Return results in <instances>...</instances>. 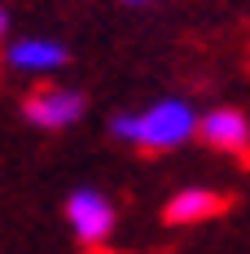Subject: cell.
<instances>
[{
    "mask_svg": "<svg viewBox=\"0 0 250 254\" xmlns=\"http://www.w3.org/2000/svg\"><path fill=\"white\" fill-rule=\"evenodd\" d=\"M110 136L132 140L141 149H180L184 140L198 136V110L189 101H180V97H163L141 114H114Z\"/></svg>",
    "mask_w": 250,
    "mask_h": 254,
    "instance_id": "1",
    "label": "cell"
},
{
    "mask_svg": "<svg viewBox=\"0 0 250 254\" xmlns=\"http://www.w3.org/2000/svg\"><path fill=\"white\" fill-rule=\"evenodd\" d=\"M114 202L97 193V189H75L71 197H66V224L75 228V237L83 246H101L110 232H114Z\"/></svg>",
    "mask_w": 250,
    "mask_h": 254,
    "instance_id": "2",
    "label": "cell"
},
{
    "mask_svg": "<svg viewBox=\"0 0 250 254\" xmlns=\"http://www.w3.org/2000/svg\"><path fill=\"white\" fill-rule=\"evenodd\" d=\"M22 114H26V123L44 127V131H62V127L83 119V92H75V88H40V92H31L22 101Z\"/></svg>",
    "mask_w": 250,
    "mask_h": 254,
    "instance_id": "3",
    "label": "cell"
},
{
    "mask_svg": "<svg viewBox=\"0 0 250 254\" xmlns=\"http://www.w3.org/2000/svg\"><path fill=\"white\" fill-rule=\"evenodd\" d=\"M198 136L211 145V149H224V153H242L250 149V119L233 105H220V110H206L198 119Z\"/></svg>",
    "mask_w": 250,
    "mask_h": 254,
    "instance_id": "4",
    "label": "cell"
},
{
    "mask_svg": "<svg viewBox=\"0 0 250 254\" xmlns=\"http://www.w3.org/2000/svg\"><path fill=\"white\" fill-rule=\"evenodd\" d=\"M4 62H9L13 70H26V75H44V70H62V66H66V49H62L57 40L31 35V40H13L9 53H4Z\"/></svg>",
    "mask_w": 250,
    "mask_h": 254,
    "instance_id": "5",
    "label": "cell"
},
{
    "mask_svg": "<svg viewBox=\"0 0 250 254\" xmlns=\"http://www.w3.org/2000/svg\"><path fill=\"white\" fill-rule=\"evenodd\" d=\"M220 193L211 189H180L171 202H167V224H202L220 210Z\"/></svg>",
    "mask_w": 250,
    "mask_h": 254,
    "instance_id": "6",
    "label": "cell"
},
{
    "mask_svg": "<svg viewBox=\"0 0 250 254\" xmlns=\"http://www.w3.org/2000/svg\"><path fill=\"white\" fill-rule=\"evenodd\" d=\"M4 35H9V9L0 4V40H4Z\"/></svg>",
    "mask_w": 250,
    "mask_h": 254,
    "instance_id": "7",
    "label": "cell"
},
{
    "mask_svg": "<svg viewBox=\"0 0 250 254\" xmlns=\"http://www.w3.org/2000/svg\"><path fill=\"white\" fill-rule=\"evenodd\" d=\"M127 4H150V0H127Z\"/></svg>",
    "mask_w": 250,
    "mask_h": 254,
    "instance_id": "8",
    "label": "cell"
}]
</instances>
